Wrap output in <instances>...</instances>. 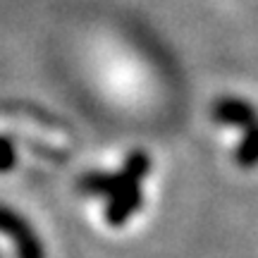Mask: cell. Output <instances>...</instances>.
Listing matches in <instances>:
<instances>
[{
  "mask_svg": "<svg viewBox=\"0 0 258 258\" xmlns=\"http://www.w3.org/2000/svg\"><path fill=\"white\" fill-rule=\"evenodd\" d=\"M151 170V158L144 151H134L129 153L127 163L117 175H101V172H91V175L82 177L79 189L86 194H98V196H108V208H105V218L112 227H120L141 208V182Z\"/></svg>",
  "mask_w": 258,
  "mask_h": 258,
  "instance_id": "6da1fadb",
  "label": "cell"
},
{
  "mask_svg": "<svg viewBox=\"0 0 258 258\" xmlns=\"http://www.w3.org/2000/svg\"><path fill=\"white\" fill-rule=\"evenodd\" d=\"M244 144L237 151V165L244 167V170H251V167L258 165V120L253 124L244 129Z\"/></svg>",
  "mask_w": 258,
  "mask_h": 258,
  "instance_id": "277c9868",
  "label": "cell"
},
{
  "mask_svg": "<svg viewBox=\"0 0 258 258\" xmlns=\"http://www.w3.org/2000/svg\"><path fill=\"white\" fill-rule=\"evenodd\" d=\"M0 232L10 234V239L17 246L19 258H43V249H41L34 230L27 225V220H22L17 213L8 211L3 206H0Z\"/></svg>",
  "mask_w": 258,
  "mask_h": 258,
  "instance_id": "7a4b0ae2",
  "label": "cell"
},
{
  "mask_svg": "<svg viewBox=\"0 0 258 258\" xmlns=\"http://www.w3.org/2000/svg\"><path fill=\"white\" fill-rule=\"evenodd\" d=\"M213 120L222 124H232L237 129H246L258 120V112L241 98H220L213 105Z\"/></svg>",
  "mask_w": 258,
  "mask_h": 258,
  "instance_id": "3957f363",
  "label": "cell"
},
{
  "mask_svg": "<svg viewBox=\"0 0 258 258\" xmlns=\"http://www.w3.org/2000/svg\"><path fill=\"white\" fill-rule=\"evenodd\" d=\"M12 160H15V156H12V144H10L8 139H0V170L12 167Z\"/></svg>",
  "mask_w": 258,
  "mask_h": 258,
  "instance_id": "5b68a950",
  "label": "cell"
}]
</instances>
